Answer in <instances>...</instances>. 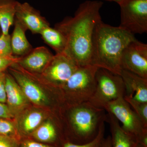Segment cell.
<instances>
[{
    "label": "cell",
    "instance_id": "cb8c5ba5",
    "mask_svg": "<svg viewBox=\"0 0 147 147\" xmlns=\"http://www.w3.org/2000/svg\"><path fill=\"white\" fill-rule=\"evenodd\" d=\"M13 56L11 44V36L9 34L0 35V57Z\"/></svg>",
    "mask_w": 147,
    "mask_h": 147
},
{
    "label": "cell",
    "instance_id": "8992f818",
    "mask_svg": "<svg viewBox=\"0 0 147 147\" xmlns=\"http://www.w3.org/2000/svg\"><path fill=\"white\" fill-rule=\"evenodd\" d=\"M96 81L95 90L88 101L96 108L104 109L105 105L109 102L124 96V84L119 74L98 67Z\"/></svg>",
    "mask_w": 147,
    "mask_h": 147
},
{
    "label": "cell",
    "instance_id": "5b68a950",
    "mask_svg": "<svg viewBox=\"0 0 147 147\" xmlns=\"http://www.w3.org/2000/svg\"><path fill=\"white\" fill-rule=\"evenodd\" d=\"M104 109L122 124L123 129L136 142L147 147V127L124 97L109 102Z\"/></svg>",
    "mask_w": 147,
    "mask_h": 147
},
{
    "label": "cell",
    "instance_id": "ffe728a7",
    "mask_svg": "<svg viewBox=\"0 0 147 147\" xmlns=\"http://www.w3.org/2000/svg\"><path fill=\"white\" fill-rule=\"evenodd\" d=\"M40 34L45 43L52 47L56 54L64 52L66 46L65 38L57 29L49 26L43 29Z\"/></svg>",
    "mask_w": 147,
    "mask_h": 147
},
{
    "label": "cell",
    "instance_id": "8fae6325",
    "mask_svg": "<svg viewBox=\"0 0 147 147\" xmlns=\"http://www.w3.org/2000/svg\"><path fill=\"white\" fill-rule=\"evenodd\" d=\"M15 18L27 30H29L34 34H40L43 29L50 26L49 22L41 15L39 11L27 2L18 1Z\"/></svg>",
    "mask_w": 147,
    "mask_h": 147
},
{
    "label": "cell",
    "instance_id": "3957f363",
    "mask_svg": "<svg viewBox=\"0 0 147 147\" xmlns=\"http://www.w3.org/2000/svg\"><path fill=\"white\" fill-rule=\"evenodd\" d=\"M69 108L67 117L68 130L65 134L66 142L82 144L93 140L101 123L106 121L105 110L88 102Z\"/></svg>",
    "mask_w": 147,
    "mask_h": 147
},
{
    "label": "cell",
    "instance_id": "1f68e13d",
    "mask_svg": "<svg viewBox=\"0 0 147 147\" xmlns=\"http://www.w3.org/2000/svg\"><path fill=\"white\" fill-rule=\"evenodd\" d=\"M145 147L144 146L141 144H139V143H137L135 144V145H134V147Z\"/></svg>",
    "mask_w": 147,
    "mask_h": 147
},
{
    "label": "cell",
    "instance_id": "277c9868",
    "mask_svg": "<svg viewBox=\"0 0 147 147\" xmlns=\"http://www.w3.org/2000/svg\"><path fill=\"white\" fill-rule=\"evenodd\" d=\"M98 68L91 65L79 67L61 87L70 106L89 101L95 90Z\"/></svg>",
    "mask_w": 147,
    "mask_h": 147
},
{
    "label": "cell",
    "instance_id": "e0dca14e",
    "mask_svg": "<svg viewBox=\"0 0 147 147\" xmlns=\"http://www.w3.org/2000/svg\"><path fill=\"white\" fill-rule=\"evenodd\" d=\"M14 29L11 36V44L13 56L22 57L28 54L32 47L26 35V29L16 19H14Z\"/></svg>",
    "mask_w": 147,
    "mask_h": 147
},
{
    "label": "cell",
    "instance_id": "7c38bea8",
    "mask_svg": "<svg viewBox=\"0 0 147 147\" xmlns=\"http://www.w3.org/2000/svg\"><path fill=\"white\" fill-rule=\"evenodd\" d=\"M54 55L46 47L40 46L21 57L18 63L30 72L42 74Z\"/></svg>",
    "mask_w": 147,
    "mask_h": 147
},
{
    "label": "cell",
    "instance_id": "9a60e30c",
    "mask_svg": "<svg viewBox=\"0 0 147 147\" xmlns=\"http://www.w3.org/2000/svg\"><path fill=\"white\" fill-rule=\"evenodd\" d=\"M5 89L7 106L13 115L26 107L28 100L13 76L6 73Z\"/></svg>",
    "mask_w": 147,
    "mask_h": 147
},
{
    "label": "cell",
    "instance_id": "83f0119b",
    "mask_svg": "<svg viewBox=\"0 0 147 147\" xmlns=\"http://www.w3.org/2000/svg\"><path fill=\"white\" fill-rule=\"evenodd\" d=\"M6 73L5 71L0 74V102H6V94L5 89Z\"/></svg>",
    "mask_w": 147,
    "mask_h": 147
},
{
    "label": "cell",
    "instance_id": "7a4b0ae2",
    "mask_svg": "<svg viewBox=\"0 0 147 147\" xmlns=\"http://www.w3.org/2000/svg\"><path fill=\"white\" fill-rule=\"evenodd\" d=\"M136 39L134 35L119 26H113L100 21L94 34L91 65L120 75L123 52Z\"/></svg>",
    "mask_w": 147,
    "mask_h": 147
},
{
    "label": "cell",
    "instance_id": "52a82bcc",
    "mask_svg": "<svg viewBox=\"0 0 147 147\" xmlns=\"http://www.w3.org/2000/svg\"><path fill=\"white\" fill-rule=\"evenodd\" d=\"M121 9L119 26L133 35L147 32V0H125Z\"/></svg>",
    "mask_w": 147,
    "mask_h": 147
},
{
    "label": "cell",
    "instance_id": "6da1fadb",
    "mask_svg": "<svg viewBox=\"0 0 147 147\" xmlns=\"http://www.w3.org/2000/svg\"><path fill=\"white\" fill-rule=\"evenodd\" d=\"M101 1L87 0L82 3L73 16H67L55 28L66 40L64 53L79 67L91 65L93 38L96 25L102 21Z\"/></svg>",
    "mask_w": 147,
    "mask_h": 147
},
{
    "label": "cell",
    "instance_id": "44dd1931",
    "mask_svg": "<svg viewBox=\"0 0 147 147\" xmlns=\"http://www.w3.org/2000/svg\"><path fill=\"white\" fill-rule=\"evenodd\" d=\"M124 98L147 127V102H140L126 96H124Z\"/></svg>",
    "mask_w": 147,
    "mask_h": 147
},
{
    "label": "cell",
    "instance_id": "4fadbf2b",
    "mask_svg": "<svg viewBox=\"0 0 147 147\" xmlns=\"http://www.w3.org/2000/svg\"><path fill=\"white\" fill-rule=\"evenodd\" d=\"M28 138L36 142L62 147L66 142L64 134L53 121L48 120L41 124Z\"/></svg>",
    "mask_w": 147,
    "mask_h": 147
},
{
    "label": "cell",
    "instance_id": "d6986e66",
    "mask_svg": "<svg viewBox=\"0 0 147 147\" xmlns=\"http://www.w3.org/2000/svg\"><path fill=\"white\" fill-rule=\"evenodd\" d=\"M43 119V114L37 110L30 111L26 114L20 121L18 129L22 139L28 138L42 123Z\"/></svg>",
    "mask_w": 147,
    "mask_h": 147
},
{
    "label": "cell",
    "instance_id": "9c48e42d",
    "mask_svg": "<svg viewBox=\"0 0 147 147\" xmlns=\"http://www.w3.org/2000/svg\"><path fill=\"white\" fill-rule=\"evenodd\" d=\"M79 67L64 52L57 53L41 74L53 86L61 88Z\"/></svg>",
    "mask_w": 147,
    "mask_h": 147
},
{
    "label": "cell",
    "instance_id": "f1b7e54d",
    "mask_svg": "<svg viewBox=\"0 0 147 147\" xmlns=\"http://www.w3.org/2000/svg\"><path fill=\"white\" fill-rule=\"evenodd\" d=\"M13 117V114L7 105L0 102V118L11 119Z\"/></svg>",
    "mask_w": 147,
    "mask_h": 147
},
{
    "label": "cell",
    "instance_id": "484cf974",
    "mask_svg": "<svg viewBox=\"0 0 147 147\" xmlns=\"http://www.w3.org/2000/svg\"><path fill=\"white\" fill-rule=\"evenodd\" d=\"M20 141L8 136L0 135V147H19Z\"/></svg>",
    "mask_w": 147,
    "mask_h": 147
},
{
    "label": "cell",
    "instance_id": "603a6c76",
    "mask_svg": "<svg viewBox=\"0 0 147 147\" xmlns=\"http://www.w3.org/2000/svg\"><path fill=\"white\" fill-rule=\"evenodd\" d=\"M105 131V121H104L100 125L97 136L91 142L82 144H77L69 142H65L62 147H100L102 140L104 138Z\"/></svg>",
    "mask_w": 147,
    "mask_h": 147
},
{
    "label": "cell",
    "instance_id": "5bb4252c",
    "mask_svg": "<svg viewBox=\"0 0 147 147\" xmlns=\"http://www.w3.org/2000/svg\"><path fill=\"white\" fill-rule=\"evenodd\" d=\"M120 75L124 84V96L147 102V79L123 69L121 70Z\"/></svg>",
    "mask_w": 147,
    "mask_h": 147
},
{
    "label": "cell",
    "instance_id": "2e32d148",
    "mask_svg": "<svg viewBox=\"0 0 147 147\" xmlns=\"http://www.w3.org/2000/svg\"><path fill=\"white\" fill-rule=\"evenodd\" d=\"M106 121L110 125L111 147H134L137 142L123 129L119 122L113 115L108 113Z\"/></svg>",
    "mask_w": 147,
    "mask_h": 147
},
{
    "label": "cell",
    "instance_id": "ac0fdd59",
    "mask_svg": "<svg viewBox=\"0 0 147 147\" xmlns=\"http://www.w3.org/2000/svg\"><path fill=\"white\" fill-rule=\"evenodd\" d=\"M18 2L16 0H0V29L3 34H8L13 24Z\"/></svg>",
    "mask_w": 147,
    "mask_h": 147
},
{
    "label": "cell",
    "instance_id": "4dcf8cb0",
    "mask_svg": "<svg viewBox=\"0 0 147 147\" xmlns=\"http://www.w3.org/2000/svg\"><path fill=\"white\" fill-rule=\"evenodd\" d=\"M105 1H108L114 2L117 3L119 5L122 3L125 0H105Z\"/></svg>",
    "mask_w": 147,
    "mask_h": 147
},
{
    "label": "cell",
    "instance_id": "4316f807",
    "mask_svg": "<svg viewBox=\"0 0 147 147\" xmlns=\"http://www.w3.org/2000/svg\"><path fill=\"white\" fill-rule=\"evenodd\" d=\"M19 147H59L36 142L28 138L21 139Z\"/></svg>",
    "mask_w": 147,
    "mask_h": 147
},
{
    "label": "cell",
    "instance_id": "ba28073f",
    "mask_svg": "<svg viewBox=\"0 0 147 147\" xmlns=\"http://www.w3.org/2000/svg\"><path fill=\"white\" fill-rule=\"evenodd\" d=\"M8 69L28 100L40 106L50 104L49 98L38 82V74L27 71L18 63L12 65Z\"/></svg>",
    "mask_w": 147,
    "mask_h": 147
},
{
    "label": "cell",
    "instance_id": "30bf717a",
    "mask_svg": "<svg viewBox=\"0 0 147 147\" xmlns=\"http://www.w3.org/2000/svg\"><path fill=\"white\" fill-rule=\"evenodd\" d=\"M121 69L147 79V45L135 40L123 50L121 59Z\"/></svg>",
    "mask_w": 147,
    "mask_h": 147
},
{
    "label": "cell",
    "instance_id": "f546056e",
    "mask_svg": "<svg viewBox=\"0 0 147 147\" xmlns=\"http://www.w3.org/2000/svg\"><path fill=\"white\" fill-rule=\"evenodd\" d=\"M100 147H111V138L110 135L106 138L104 137L101 143Z\"/></svg>",
    "mask_w": 147,
    "mask_h": 147
},
{
    "label": "cell",
    "instance_id": "7402d4cb",
    "mask_svg": "<svg viewBox=\"0 0 147 147\" xmlns=\"http://www.w3.org/2000/svg\"><path fill=\"white\" fill-rule=\"evenodd\" d=\"M0 135L11 137L20 142L22 139L18 129L7 119L0 118Z\"/></svg>",
    "mask_w": 147,
    "mask_h": 147
},
{
    "label": "cell",
    "instance_id": "d4e9b609",
    "mask_svg": "<svg viewBox=\"0 0 147 147\" xmlns=\"http://www.w3.org/2000/svg\"><path fill=\"white\" fill-rule=\"evenodd\" d=\"M21 57L13 56L9 57H0V74L5 72L12 65L18 63Z\"/></svg>",
    "mask_w": 147,
    "mask_h": 147
}]
</instances>
